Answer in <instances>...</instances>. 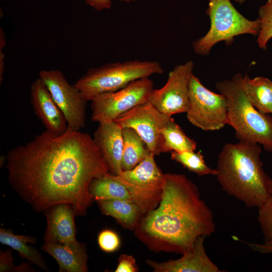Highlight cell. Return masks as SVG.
<instances>
[{
	"instance_id": "6da1fadb",
	"label": "cell",
	"mask_w": 272,
	"mask_h": 272,
	"mask_svg": "<svg viewBox=\"0 0 272 272\" xmlns=\"http://www.w3.org/2000/svg\"><path fill=\"white\" fill-rule=\"evenodd\" d=\"M6 161L11 186L37 212L64 203L85 215L94 201L91 181L110 173L93 138L69 128L41 132L9 151Z\"/></svg>"
},
{
	"instance_id": "7a4b0ae2",
	"label": "cell",
	"mask_w": 272,
	"mask_h": 272,
	"mask_svg": "<svg viewBox=\"0 0 272 272\" xmlns=\"http://www.w3.org/2000/svg\"><path fill=\"white\" fill-rule=\"evenodd\" d=\"M215 229L214 214L197 186L184 174L169 173L158 206L141 219L134 233L151 250L182 254Z\"/></svg>"
},
{
	"instance_id": "3957f363",
	"label": "cell",
	"mask_w": 272,
	"mask_h": 272,
	"mask_svg": "<svg viewBox=\"0 0 272 272\" xmlns=\"http://www.w3.org/2000/svg\"><path fill=\"white\" fill-rule=\"evenodd\" d=\"M260 146L242 141L227 143L217 160L216 176L222 190L248 208H259L272 195Z\"/></svg>"
},
{
	"instance_id": "277c9868",
	"label": "cell",
	"mask_w": 272,
	"mask_h": 272,
	"mask_svg": "<svg viewBox=\"0 0 272 272\" xmlns=\"http://www.w3.org/2000/svg\"><path fill=\"white\" fill-rule=\"evenodd\" d=\"M216 88L228 102V124L239 141L255 143L272 152V115L259 111L247 98L237 76L219 81Z\"/></svg>"
},
{
	"instance_id": "5b68a950",
	"label": "cell",
	"mask_w": 272,
	"mask_h": 272,
	"mask_svg": "<svg viewBox=\"0 0 272 272\" xmlns=\"http://www.w3.org/2000/svg\"><path fill=\"white\" fill-rule=\"evenodd\" d=\"M163 72L162 66L156 60L113 62L89 69L74 85L82 98L89 101L98 95L118 90L132 81Z\"/></svg>"
},
{
	"instance_id": "8992f818",
	"label": "cell",
	"mask_w": 272,
	"mask_h": 272,
	"mask_svg": "<svg viewBox=\"0 0 272 272\" xmlns=\"http://www.w3.org/2000/svg\"><path fill=\"white\" fill-rule=\"evenodd\" d=\"M207 13L210 21V29L192 44L194 51L198 55H209L213 47L220 42L230 45L237 36L249 34L257 36L259 33V19L246 18L230 0H209Z\"/></svg>"
},
{
	"instance_id": "52a82bcc",
	"label": "cell",
	"mask_w": 272,
	"mask_h": 272,
	"mask_svg": "<svg viewBox=\"0 0 272 272\" xmlns=\"http://www.w3.org/2000/svg\"><path fill=\"white\" fill-rule=\"evenodd\" d=\"M155 156L151 153L133 169L115 175L128 189L143 216L158 206L162 194L165 174L157 165Z\"/></svg>"
},
{
	"instance_id": "ba28073f",
	"label": "cell",
	"mask_w": 272,
	"mask_h": 272,
	"mask_svg": "<svg viewBox=\"0 0 272 272\" xmlns=\"http://www.w3.org/2000/svg\"><path fill=\"white\" fill-rule=\"evenodd\" d=\"M189 122L205 131L218 130L228 124V102L222 94L207 88L193 74L189 84Z\"/></svg>"
},
{
	"instance_id": "9c48e42d",
	"label": "cell",
	"mask_w": 272,
	"mask_h": 272,
	"mask_svg": "<svg viewBox=\"0 0 272 272\" xmlns=\"http://www.w3.org/2000/svg\"><path fill=\"white\" fill-rule=\"evenodd\" d=\"M154 89L153 81L144 78L118 90L97 95L91 101L92 120L114 121L133 107L148 102Z\"/></svg>"
},
{
	"instance_id": "30bf717a",
	"label": "cell",
	"mask_w": 272,
	"mask_h": 272,
	"mask_svg": "<svg viewBox=\"0 0 272 272\" xmlns=\"http://www.w3.org/2000/svg\"><path fill=\"white\" fill-rule=\"evenodd\" d=\"M38 77L44 82L64 114L68 128L79 131L85 127L86 101L79 90L71 85L58 70H41Z\"/></svg>"
},
{
	"instance_id": "8fae6325",
	"label": "cell",
	"mask_w": 272,
	"mask_h": 272,
	"mask_svg": "<svg viewBox=\"0 0 272 272\" xmlns=\"http://www.w3.org/2000/svg\"><path fill=\"white\" fill-rule=\"evenodd\" d=\"M193 69L191 60L175 66L169 73L164 86L154 89L148 101L169 116L186 113L189 106V84Z\"/></svg>"
},
{
	"instance_id": "7c38bea8",
	"label": "cell",
	"mask_w": 272,
	"mask_h": 272,
	"mask_svg": "<svg viewBox=\"0 0 272 272\" xmlns=\"http://www.w3.org/2000/svg\"><path fill=\"white\" fill-rule=\"evenodd\" d=\"M172 117L159 111L150 102L138 105L118 117L114 121L122 128L135 130L155 155L162 153V130Z\"/></svg>"
},
{
	"instance_id": "4fadbf2b",
	"label": "cell",
	"mask_w": 272,
	"mask_h": 272,
	"mask_svg": "<svg viewBox=\"0 0 272 272\" xmlns=\"http://www.w3.org/2000/svg\"><path fill=\"white\" fill-rule=\"evenodd\" d=\"M30 93L34 112L46 130L55 135L64 133L68 129L66 118L40 78L32 83Z\"/></svg>"
},
{
	"instance_id": "5bb4252c",
	"label": "cell",
	"mask_w": 272,
	"mask_h": 272,
	"mask_svg": "<svg viewBox=\"0 0 272 272\" xmlns=\"http://www.w3.org/2000/svg\"><path fill=\"white\" fill-rule=\"evenodd\" d=\"M205 236L198 237L192 248L177 259L157 262L147 259L146 262L155 272H219L218 266L208 255L205 246Z\"/></svg>"
},
{
	"instance_id": "9a60e30c",
	"label": "cell",
	"mask_w": 272,
	"mask_h": 272,
	"mask_svg": "<svg viewBox=\"0 0 272 272\" xmlns=\"http://www.w3.org/2000/svg\"><path fill=\"white\" fill-rule=\"evenodd\" d=\"M122 128L115 121L99 123L93 141L106 163L109 172L118 175L122 171Z\"/></svg>"
},
{
	"instance_id": "2e32d148",
	"label": "cell",
	"mask_w": 272,
	"mask_h": 272,
	"mask_svg": "<svg viewBox=\"0 0 272 272\" xmlns=\"http://www.w3.org/2000/svg\"><path fill=\"white\" fill-rule=\"evenodd\" d=\"M47 227L44 235L45 242L71 243L77 241L75 223L76 214L67 204L54 205L45 212Z\"/></svg>"
},
{
	"instance_id": "e0dca14e",
	"label": "cell",
	"mask_w": 272,
	"mask_h": 272,
	"mask_svg": "<svg viewBox=\"0 0 272 272\" xmlns=\"http://www.w3.org/2000/svg\"><path fill=\"white\" fill-rule=\"evenodd\" d=\"M41 249L57 262L60 272H87L88 254L85 245L78 241L71 243L45 242Z\"/></svg>"
},
{
	"instance_id": "ac0fdd59",
	"label": "cell",
	"mask_w": 272,
	"mask_h": 272,
	"mask_svg": "<svg viewBox=\"0 0 272 272\" xmlns=\"http://www.w3.org/2000/svg\"><path fill=\"white\" fill-rule=\"evenodd\" d=\"M239 85L249 102L263 114H272V81L263 77L250 78L236 74Z\"/></svg>"
},
{
	"instance_id": "d6986e66",
	"label": "cell",
	"mask_w": 272,
	"mask_h": 272,
	"mask_svg": "<svg viewBox=\"0 0 272 272\" xmlns=\"http://www.w3.org/2000/svg\"><path fill=\"white\" fill-rule=\"evenodd\" d=\"M103 214L114 218L124 228L134 230L143 215L131 200H104L97 201Z\"/></svg>"
},
{
	"instance_id": "ffe728a7",
	"label": "cell",
	"mask_w": 272,
	"mask_h": 272,
	"mask_svg": "<svg viewBox=\"0 0 272 272\" xmlns=\"http://www.w3.org/2000/svg\"><path fill=\"white\" fill-rule=\"evenodd\" d=\"M0 242L18 251L21 257L41 269L48 270L46 262L34 247L28 244H36V239L30 236L16 235L10 230L1 228Z\"/></svg>"
},
{
	"instance_id": "44dd1931",
	"label": "cell",
	"mask_w": 272,
	"mask_h": 272,
	"mask_svg": "<svg viewBox=\"0 0 272 272\" xmlns=\"http://www.w3.org/2000/svg\"><path fill=\"white\" fill-rule=\"evenodd\" d=\"M123 152L121 161L122 171L134 168L151 153L145 142L133 129L122 128Z\"/></svg>"
},
{
	"instance_id": "7402d4cb",
	"label": "cell",
	"mask_w": 272,
	"mask_h": 272,
	"mask_svg": "<svg viewBox=\"0 0 272 272\" xmlns=\"http://www.w3.org/2000/svg\"><path fill=\"white\" fill-rule=\"evenodd\" d=\"M94 200L122 199L131 200L128 189L110 173L94 179L89 186Z\"/></svg>"
},
{
	"instance_id": "603a6c76",
	"label": "cell",
	"mask_w": 272,
	"mask_h": 272,
	"mask_svg": "<svg viewBox=\"0 0 272 272\" xmlns=\"http://www.w3.org/2000/svg\"><path fill=\"white\" fill-rule=\"evenodd\" d=\"M161 133L163 138L162 153L196 150V142L186 135L172 117L163 128Z\"/></svg>"
},
{
	"instance_id": "cb8c5ba5",
	"label": "cell",
	"mask_w": 272,
	"mask_h": 272,
	"mask_svg": "<svg viewBox=\"0 0 272 272\" xmlns=\"http://www.w3.org/2000/svg\"><path fill=\"white\" fill-rule=\"evenodd\" d=\"M189 150L182 152H171L172 160L180 163L190 172L202 176L208 175L216 176L217 170L208 166L200 151Z\"/></svg>"
},
{
	"instance_id": "d4e9b609",
	"label": "cell",
	"mask_w": 272,
	"mask_h": 272,
	"mask_svg": "<svg viewBox=\"0 0 272 272\" xmlns=\"http://www.w3.org/2000/svg\"><path fill=\"white\" fill-rule=\"evenodd\" d=\"M258 19L260 30L256 36V42L260 48L266 50L268 42L272 38V0H268L260 7Z\"/></svg>"
},
{
	"instance_id": "484cf974",
	"label": "cell",
	"mask_w": 272,
	"mask_h": 272,
	"mask_svg": "<svg viewBox=\"0 0 272 272\" xmlns=\"http://www.w3.org/2000/svg\"><path fill=\"white\" fill-rule=\"evenodd\" d=\"M257 220L264 242L272 240V195L258 208Z\"/></svg>"
},
{
	"instance_id": "4316f807",
	"label": "cell",
	"mask_w": 272,
	"mask_h": 272,
	"mask_svg": "<svg viewBox=\"0 0 272 272\" xmlns=\"http://www.w3.org/2000/svg\"><path fill=\"white\" fill-rule=\"evenodd\" d=\"M14 258L12 255V250L8 249L0 253V271H33L34 269L31 267V263H23L16 266L13 262Z\"/></svg>"
},
{
	"instance_id": "83f0119b",
	"label": "cell",
	"mask_w": 272,
	"mask_h": 272,
	"mask_svg": "<svg viewBox=\"0 0 272 272\" xmlns=\"http://www.w3.org/2000/svg\"><path fill=\"white\" fill-rule=\"evenodd\" d=\"M98 243L103 251L106 252H112L119 248L120 241L117 233L112 230L106 229L99 234Z\"/></svg>"
},
{
	"instance_id": "f1b7e54d",
	"label": "cell",
	"mask_w": 272,
	"mask_h": 272,
	"mask_svg": "<svg viewBox=\"0 0 272 272\" xmlns=\"http://www.w3.org/2000/svg\"><path fill=\"white\" fill-rule=\"evenodd\" d=\"M139 268L135 258L131 255L122 254L118 258L115 272H137Z\"/></svg>"
},
{
	"instance_id": "f546056e",
	"label": "cell",
	"mask_w": 272,
	"mask_h": 272,
	"mask_svg": "<svg viewBox=\"0 0 272 272\" xmlns=\"http://www.w3.org/2000/svg\"><path fill=\"white\" fill-rule=\"evenodd\" d=\"M252 249L262 254L272 253V240L262 243H253L244 242Z\"/></svg>"
},
{
	"instance_id": "4dcf8cb0",
	"label": "cell",
	"mask_w": 272,
	"mask_h": 272,
	"mask_svg": "<svg viewBox=\"0 0 272 272\" xmlns=\"http://www.w3.org/2000/svg\"><path fill=\"white\" fill-rule=\"evenodd\" d=\"M87 4L94 10L101 11L111 7L112 0H85Z\"/></svg>"
},
{
	"instance_id": "1f68e13d",
	"label": "cell",
	"mask_w": 272,
	"mask_h": 272,
	"mask_svg": "<svg viewBox=\"0 0 272 272\" xmlns=\"http://www.w3.org/2000/svg\"><path fill=\"white\" fill-rule=\"evenodd\" d=\"M3 49H0V83H2V81L3 80V75L4 72V59L5 54L3 52Z\"/></svg>"
},
{
	"instance_id": "d6a6232c",
	"label": "cell",
	"mask_w": 272,
	"mask_h": 272,
	"mask_svg": "<svg viewBox=\"0 0 272 272\" xmlns=\"http://www.w3.org/2000/svg\"><path fill=\"white\" fill-rule=\"evenodd\" d=\"M269 191L272 195V178H270L269 181Z\"/></svg>"
},
{
	"instance_id": "836d02e7",
	"label": "cell",
	"mask_w": 272,
	"mask_h": 272,
	"mask_svg": "<svg viewBox=\"0 0 272 272\" xmlns=\"http://www.w3.org/2000/svg\"><path fill=\"white\" fill-rule=\"evenodd\" d=\"M246 0H235V1L240 4H243L244 2H245Z\"/></svg>"
},
{
	"instance_id": "e575fe53",
	"label": "cell",
	"mask_w": 272,
	"mask_h": 272,
	"mask_svg": "<svg viewBox=\"0 0 272 272\" xmlns=\"http://www.w3.org/2000/svg\"><path fill=\"white\" fill-rule=\"evenodd\" d=\"M120 1L129 3L131 2H134L135 0H119Z\"/></svg>"
}]
</instances>
